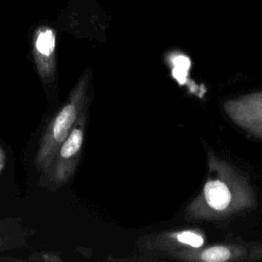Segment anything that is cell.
<instances>
[{
  "label": "cell",
  "instance_id": "1",
  "mask_svg": "<svg viewBox=\"0 0 262 262\" xmlns=\"http://www.w3.org/2000/svg\"><path fill=\"white\" fill-rule=\"evenodd\" d=\"M86 92V80L81 79L72 90L64 104L55 114L47 125L36 152L34 164L36 168L45 173L56 150L67 138L81 115Z\"/></svg>",
  "mask_w": 262,
  "mask_h": 262
},
{
  "label": "cell",
  "instance_id": "2",
  "mask_svg": "<svg viewBox=\"0 0 262 262\" xmlns=\"http://www.w3.org/2000/svg\"><path fill=\"white\" fill-rule=\"evenodd\" d=\"M83 142L84 121L80 116L43 174L49 187H59L70 180L76 168Z\"/></svg>",
  "mask_w": 262,
  "mask_h": 262
},
{
  "label": "cell",
  "instance_id": "3",
  "mask_svg": "<svg viewBox=\"0 0 262 262\" xmlns=\"http://www.w3.org/2000/svg\"><path fill=\"white\" fill-rule=\"evenodd\" d=\"M33 57L38 73L46 83L54 79L56 73V34L47 25L38 26L32 41Z\"/></svg>",
  "mask_w": 262,
  "mask_h": 262
},
{
  "label": "cell",
  "instance_id": "4",
  "mask_svg": "<svg viewBox=\"0 0 262 262\" xmlns=\"http://www.w3.org/2000/svg\"><path fill=\"white\" fill-rule=\"evenodd\" d=\"M205 198L207 203L215 210H224L231 199V194L227 186L219 181V180H213L207 182L204 188Z\"/></svg>",
  "mask_w": 262,
  "mask_h": 262
},
{
  "label": "cell",
  "instance_id": "5",
  "mask_svg": "<svg viewBox=\"0 0 262 262\" xmlns=\"http://www.w3.org/2000/svg\"><path fill=\"white\" fill-rule=\"evenodd\" d=\"M230 256V252L225 247H213L203 252L201 258L206 262H223Z\"/></svg>",
  "mask_w": 262,
  "mask_h": 262
},
{
  "label": "cell",
  "instance_id": "6",
  "mask_svg": "<svg viewBox=\"0 0 262 262\" xmlns=\"http://www.w3.org/2000/svg\"><path fill=\"white\" fill-rule=\"evenodd\" d=\"M176 238L184 244H188L192 247H200L203 245V238L199 234H195L194 232L190 231H183L176 235Z\"/></svg>",
  "mask_w": 262,
  "mask_h": 262
},
{
  "label": "cell",
  "instance_id": "7",
  "mask_svg": "<svg viewBox=\"0 0 262 262\" xmlns=\"http://www.w3.org/2000/svg\"><path fill=\"white\" fill-rule=\"evenodd\" d=\"M42 260L46 261V262H48V261H61V259L55 254H43Z\"/></svg>",
  "mask_w": 262,
  "mask_h": 262
},
{
  "label": "cell",
  "instance_id": "8",
  "mask_svg": "<svg viewBox=\"0 0 262 262\" xmlns=\"http://www.w3.org/2000/svg\"><path fill=\"white\" fill-rule=\"evenodd\" d=\"M5 164H6V156H5L4 150L0 146V174L3 171V169L5 167Z\"/></svg>",
  "mask_w": 262,
  "mask_h": 262
},
{
  "label": "cell",
  "instance_id": "9",
  "mask_svg": "<svg viewBox=\"0 0 262 262\" xmlns=\"http://www.w3.org/2000/svg\"><path fill=\"white\" fill-rule=\"evenodd\" d=\"M3 248H7V243L4 237L0 236V249H3Z\"/></svg>",
  "mask_w": 262,
  "mask_h": 262
}]
</instances>
